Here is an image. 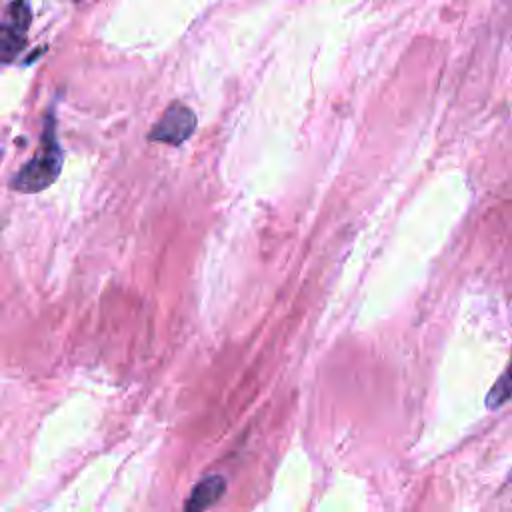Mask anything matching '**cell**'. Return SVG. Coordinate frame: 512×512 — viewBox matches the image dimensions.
<instances>
[{
	"label": "cell",
	"mask_w": 512,
	"mask_h": 512,
	"mask_svg": "<svg viewBox=\"0 0 512 512\" xmlns=\"http://www.w3.org/2000/svg\"><path fill=\"white\" fill-rule=\"evenodd\" d=\"M58 122L54 114V106L46 110L40 146L36 154L12 176L10 186L16 192L22 194H36L40 190H46L62 170V148L58 142Z\"/></svg>",
	"instance_id": "cell-1"
},
{
	"label": "cell",
	"mask_w": 512,
	"mask_h": 512,
	"mask_svg": "<svg viewBox=\"0 0 512 512\" xmlns=\"http://www.w3.org/2000/svg\"><path fill=\"white\" fill-rule=\"evenodd\" d=\"M30 22V0H10L0 16V64L14 62L22 54Z\"/></svg>",
	"instance_id": "cell-2"
},
{
	"label": "cell",
	"mask_w": 512,
	"mask_h": 512,
	"mask_svg": "<svg viewBox=\"0 0 512 512\" xmlns=\"http://www.w3.org/2000/svg\"><path fill=\"white\" fill-rule=\"evenodd\" d=\"M196 126H198V120L194 110L182 102H172L156 120V124L150 128L148 138L154 142L180 146L194 134Z\"/></svg>",
	"instance_id": "cell-3"
},
{
	"label": "cell",
	"mask_w": 512,
	"mask_h": 512,
	"mask_svg": "<svg viewBox=\"0 0 512 512\" xmlns=\"http://www.w3.org/2000/svg\"><path fill=\"white\" fill-rule=\"evenodd\" d=\"M224 490H226V482L222 476L212 474V476L202 478L192 488V492L184 504V512H206L220 500Z\"/></svg>",
	"instance_id": "cell-4"
},
{
	"label": "cell",
	"mask_w": 512,
	"mask_h": 512,
	"mask_svg": "<svg viewBox=\"0 0 512 512\" xmlns=\"http://www.w3.org/2000/svg\"><path fill=\"white\" fill-rule=\"evenodd\" d=\"M512 396V358L506 366V370L502 372L500 378H496V382L492 384L488 396H486V406L488 408H500L504 402H508Z\"/></svg>",
	"instance_id": "cell-5"
}]
</instances>
